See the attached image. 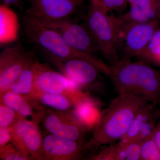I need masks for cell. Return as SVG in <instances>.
<instances>
[{
    "instance_id": "cell-9",
    "label": "cell",
    "mask_w": 160,
    "mask_h": 160,
    "mask_svg": "<svg viewBox=\"0 0 160 160\" xmlns=\"http://www.w3.org/2000/svg\"><path fill=\"white\" fill-rule=\"evenodd\" d=\"M39 21L56 31L72 49L92 55L99 51L95 42L86 25L70 22L68 19L54 21Z\"/></svg>"
},
{
    "instance_id": "cell-21",
    "label": "cell",
    "mask_w": 160,
    "mask_h": 160,
    "mask_svg": "<svg viewBox=\"0 0 160 160\" xmlns=\"http://www.w3.org/2000/svg\"><path fill=\"white\" fill-rule=\"evenodd\" d=\"M91 3L109 14L111 12H122L128 3L126 0H91Z\"/></svg>"
},
{
    "instance_id": "cell-15",
    "label": "cell",
    "mask_w": 160,
    "mask_h": 160,
    "mask_svg": "<svg viewBox=\"0 0 160 160\" xmlns=\"http://www.w3.org/2000/svg\"><path fill=\"white\" fill-rule=\"evenodd\" d=\"M31 100L10 90L1 95V103L10 107L24 119L38 123L42 119L45 111H36V109L31 104Z\"/></svg>"
},
{
    "instance_id": "cell-6",
    "label": "cell",
    "mask_w": 160,
    "mask_h": 160,
    "mask_svg": "<svg viewBox=\"0 0 160 160\" xmlns=\"http://www.w3.org/2000/svg\"><path fill=\"white\" fill-rule=\"evenodd\" d=\"M34 55L21 44L3 50L0 54V93L10 89L26 68L34 62Z\"/></svg>"
},
{
    "instance_id": "cell-1",
    "label": "cell",
    "mask_w": 160,
    "mask_h": 160,
    "mask_svg": "<svg viewBox=\"0 0 160 160\" xmlns=\"http://www.w3.org/2000/svg\"><path fill=\"white\" fill-rule=\"evenodd\" d=\"M148 100L132 95H118L103 110L94 126L92 136L86 143L87 149L118 142L126 134L139 110Z\"/></svg>"
},
{
    "instance_id": "cell-23",
    "label": "cell",
    "mask_w": 160,
    "mask_h": 160,
    "mask_svg": "<svg viewBox=\"0 0 160 160\" xmlns=\"http://www.w3.org/2000/svg\"><path fill=\"white\" fill-rule=\"evenodd\" d=\"M90 158L97 160H123L122 146L117 142L110 144L109 147L102 149Z\"/></svg>"
},
{
    "instance_id": "cell-17",
    "label": "cell",
    "mask_w": 160,
    "mask_h": 160,
    "mask_svg": "<svg viewBox=\"0 0 160 160\" xmlns=\"http://www.w3.org/2000/svg\"><path fill=\"white\" fill-rule=\"evenodd\" d=\"M29 99L38 102L41 105L56 111L71 112L77 108L76 103L72 99L66 95L61 93H36Z\"/></svg>"
},
{
    "instance_id": "cell-10",
    "label": "cell",
    "mask_w": 160,
    "mask_h": 160,
    "mask_svg": "<svg viewBox=\"0 0 160 160\" xmlns=\"http://www.w3.org/2000/svg\"><path fill=\"white\" fill-rule=\"evenodd\" d=\"M11 130L15 145L29 159L45 160L43 138L38 123L22 119Z\"/></svg>"
},
{
    "instance_id": "cell-29",
    "label": "cell",
    "mask_w": 160,
    "mask_h": 160,
    "mask_svg": "<svg viewBox=\"0 0 160 160\" xmlns=\"http://www.w3.org/2000/svg\"><path fill=\"white\" fill-rule=\"evenodd\" d=\"M1 1L2 2L3 4L9 6L10 5H17L22 0H1Z\"/></svg>"
},
{
    "instance_id": "cell-2",
    "label": "cell",
    "mask_w": 160,
    "mask_h": 160,
    "mask_svg": "<svg viewBox=\"0 0 160 160\" xmlns=\"http://www.w3.org/2000/svg\"><path fill=\"white\" fill-rule=\"evenodd\" d=\"M109 78L118 95H132L154 103L160 99V73L146 62L120 60Z\"/></svg>"
},
{
    "instance_id": "cell-11",
    "label": "cell",
    "mask_w": 160,
    "mask_h": 160,
    "mask_svg": "<svg viewBox=\"0 0 160 160\" xmlns=\"http://www.w3.org/2000/svg\"><path fill=\"white\" fill-rule=\"evenodd\" d=\"M81 0H29L26 14L41 21L68 19L77 9Z\"/></svg>"
},
{
    "instance_id": "cell-8",
    "label": "cell",
    "mask_w": 160,
    "mask_h": 160,
    "mask_svg": "<svg viewBox=\"0 0 160 160\" xmlns=\"http://www.w3.org/2000/svg\"><path fill=\"white\" fill-rule=\"evenodd\" d=\"M42 120L45 129L49 134L86 143V126L71 112L47 109Z\"/></svg>"
},
{
    "instance_id": "cell-16",
    "label": "cell",
    "mask_w": 160,
    "mask_h": 160,
    "mask_svg": "<svg viewBox=\"0 0 160 160\" xmlns=\"http://www.w3.org/2000/svg\"><path fill=\"white\" fill-rule=\"evenodd\" d=\"M18 19L16 13L9 6H0V44L6 45L13 42L18 36Z\"/></svg>"
},
{
    "instance_id": "cell-19",
    "label": "cell",
    "mask_w": 160,
    "mask_h": 160,
    "mask_svg": "<svg viewBox=\"0 0 160 160\" xmlns=\"http://www.w3.org/2000/svg\"><path fill=\"white\" fill-rule=\"evenodd\" d=\"M26 68L9 90L29 99L34 91L35 63Z\"/></svg>"
},
{
    "instance_id": "cell-4",
    "label": "cell",
    "mask_w": 160,
    "mask_h": 160,
    "mask_svg": "<svg viewBox=\"0 0 160 160\" xmlns=\"http://www.w3.org/2000/svg\"><path fill=\"white\" fill-rule=\"evenodd\" d=\"M86 26L110 66L120 61L118 29L115 17L90 4L86 18Z\"/></svg>"
},
{
    "instance_id": "cell-26",
    "label": "cell",
    "mask_w": 160,
    "mask_h": 160,
    "mask_svg": "<svg viewBox=\"0 0 160 160\" xmlns=\"http://www.w3.org/2000/svg\"><path fill=\"white\" fill-rule=\"evenodd\" d=\"M155 119V118H153L143 125L136 140L142 143L144 140L152 136L156 126Z\"/></svg>"
},
{
    "instance_id": "cell-25",
    "label": "cell",
    "mask_w": 160,
    "mask_h": 160,
    "mask_svg": "<svg viewBox=\"0 0 160 160\" xmlns=\"http://www.w3.org/2000/svg\"><path fill=\"white\" fill-rule=\"evenodd\" d=\"M121 145L124 147L126 160H140L141 142L134 140Z\"/></svg>"
},
{
    "instance_id": "cell-18",
    "label": "cell",
    "mask_w": 160,
    "mask_h": 160,
    "mask_svg": "<svg viewBox=\"0 0 160 160\" xmlns=\"http://www.w3.org/2000/svg\"><path fill=\"white\" fill-rule=\"evenodd\" d=\"M155 104L148 102L143 106L138 111L129 130L124 137L119 141L121 144H125L136 139L142 126L144 124L153 118V109Z\"/></svg>"
},
{
    "instance_id": "cell-13",
    "label": "cell",
    "mask_w": 160,
    "mask_h": 160,
    "mask_svg": "<svg viewBox=\"0 0 160 160\" xmlns=\"http://www.w3.org/2000/svg\"><path fill=\"white\" fill-rule=\"evenodd\" d=\"M54 63L66 77L79 87L92 88L99 84L101 72L89 61L72 59Z\"/></svg>"
},
{
    "instance_id": "cell-7",
    "label": "cell",
    "mask_w": 160,
    "mask_h": 160,
    "mask_svg": "<svg viewBox=\"0 0 160 160\" xmlns=\"http://www.w3.org/2000/svg\"><path fill=\"white\" fill-rule=\"evenodd\" d=\"M34 69V91L32 96L40 92L61 93L69 96L77 105L82 101L74 90L77 88L75 86H78L66 76L37 61Z\"/></svg>"
},
{
    "instance_id": "cell-31",
    "label": "cell",
    "mask_w": 160,
    "mask_h": 160,
    "mask_svg": "<svg viewBox=\"0 0 160 160\" xmlns=\"http://www.w3.org/2000/svg\"><path fill=\"white\" fill-rule=\"evenodd\" d=\"M127 2H128V3H129L130 6H131V5H132L133 3L135 1H136L137 0H126Z\"/></svg>"
},
{
    "instance_id": "cell-24",
    "label": "cell",
    "mask_w": 160,
    "mask_h": 160,
    "mask_svg": "<svg viewBox=\"0 0 160 160\" xmlns=\"http://www.w3.org/2000/svg\"><path fill=\"white\" fill-rule=\"evenodd\" d=\"M22 119L13 109L1 103L0 128H12Z\"/></svg>"
},
{
    "instance_id": "cell-14",
    "label": "cell",
    "mask_w": 160,
    "mask_h": 160,
    "mask_svg": "<svg viewBox=\"0 0 160 160\" xmlns=\"http://www.w3.org/2000/svg\"><path fill=\"white\" fill-rule=\"evenodd\" d=\"M159 0H137L126 13L117 17L121 22L144 23L158 20Z\"/></svg>"
},
{
    "instance_id": "cell-12",
    "label": "cell",
    "mask_w": 160,
    "mask_h": 160,
    "mask_svg": "<svg viewBox=\"0 0 160 160\" xmlns=\"http://www.w3.org/2000/svg\"><path fill=\"white\" fill-rule=\"evenodd\" d=\"M87 150L86 143L48 134L43 138L45 160H74L82 158Z\"/></svg>"
},
{
    "instance_id": "cell-3",
    "label": "cell",
    "mask_w": 160,
    "mask_h": 160,
    "mask_svg": "<svg viewBox=\"0 0 160 160\" xmlns=\"http://www.w3.org/2000/svg\"><path fill=\"white\" fill-rule=\"evenodd\" d=\"M22 23L29 41L48 54L53 62H62L72 59L86 60L109 77L111 73L110 66L94 55L72 49L56 31L43 25L37 19L26 13L23 15Z\"/></svg>"
},
{
    "instance_id": "cell-27",
    "label": "cell",
    "mask_w": 160,
    "mask_h": 160,
    "mask_svg": "<svg viewBox=\"0 0 160 160\" xmlns=\"http://www.w3.org/2000/svg\"><path fill=\"white\" fill-rule=\"evenodd\" d=\"M13 142L11 128H0V149Z\"/></svg>"
},
{
    "instance_id": "cell-5",
    "label": "cell",
    "mask_w": 160,
    "mask_h": 160,
    "mask_svg": "<svg viewBox=\"0 0 160 160\" xmlns=\"http://www.w3.org/2000/svg\"><path fill=\"white\" fill-rule=\"evenodd\" d=\"M118 29L119 52L126 59L139 58L156 32L158 30V20L144 23H122L115 18Z\"/></svg>"
},
{
    "instance_id": "cell-20",
    "label": "cell",
    "mask_w": 160,
    "mask_h": 160,
    "mask_svg": "<svg viewBox=\"0 0 160 160\" xmlns=\"http://www.w3.org/2000/svg\"><path fill=\"white\" fill-rule=\"evenodd\" d=\"M139 58L143 62L160 66V29L156 32L146 49Z\"/></svg>"
},
{
    "instance_id": "cell-22",
    "label": "cell",
    "mask_w": 160,
    "mask_h": 160,
    "mask_svg": "<svg viewBox=\"0 0 160 160\" xmlns=\"http://www.w3.org/2000/svg\"><path fill=\"white\" fill-rule=\"evenodd\" d=\"M140 160H160V151L152 136L141 143Z\"/></svg>"
},
{
    "instance_id": "cell-30",
    "label": "cell",
    "mask_w": 160,
    "mask_h": 160,
    "mask_svg": "<svg viewBox=\"0 0 160 160\" xmlns=\"http://www.w3.org/2000/svg\"><path fill=\"white\" fill-rule=\"evenodd\" d=\"M158 18L160 21V0H159V2L158 5Z\"/></svg>"
},
{
    "instance_id": "cell-28",
    "label": "cell",
    "mask_w": 160,
    "mask_h": 160,
    "mask_svg": "<svg viewBox=\"0 0 160 160\" xmlns=\"http://www.w3.org/2000/svg\"><path fill=\"white\" fill-rule=\"evenodd\" d=\"M152 138L160 151V122L156 126Z\"/></svg>"
}]
</instances>
